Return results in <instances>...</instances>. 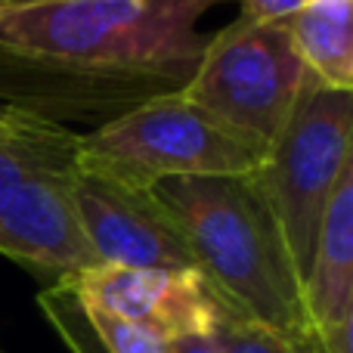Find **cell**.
I'll return each instance as SVG.
<instances>
[{"label": "cell", "mask_w": 353, "mask_h": 353, "mask_svg": "<svg viewBox=\"0 0 353 353\" xmlns=\"http://www.w3.org/2000/svg\"><path fill=\"white\" fill-rule=\"evenodd\" d=\"M174 353H220L211 335H189L174 341Z\"/></svg>", "instance_id": "obj_15"}, {"label": "cell", "mask_w": 353, "mask_h": 353, "mask_svg": "<svg viewBox=\"0 0 353 353\" xmlns=\"http://www.w3.org/2000/svg\"><path fill=\"white\" fill-rule=\"evenodd\" d=\"M19 3H41V0H0V6H19Z\"/></svg>", "instance_id": "obj_16"}, {"label": "cell", "mask_w": 353, "mask_h": 353, "mask_svg": "<svg viewBox=\"0 0 353 353\" xmlns=\"http://www.w3.org/2000/svg\"><path fill=\"white\" fill-rule=\"evenodd\" d=\"M353 165V93L310 78L254 171L301 276L341 174Z\"/></svg>", "instance_id": "obj_4"}, {"label": "cell", "mask_w": 353, "mask_h": 353, "mask_svg": "<svg viewBox=\"0 0 353 353\" xmlns=\"http://www.w3.org/2000/svg\"><path fill=\"white\" fill-rule=\"evenodd\" d=\"M78 130L0 103V211L25 180L74 165Z\"/></svg>", "instance_id": "obj_10"}, {"label": "cell", "mask_w": 353, "mask_h": 353, "mask_svg": "<svg viewBox=\"0 0 353 353\" xmlns=\"http://www.w3.org/2000/svg\"><path fill=\"white\" fill-rule=\"evenodd\" d=\"M72 301L87 310L149 329L168 341L211 335L220 301L199 270H146L99 263L59 282Z\"/></svg>", "instance_id": "obj_7"}, {"label": "cell", "mask_w": 353, "mask_h": 353, "mask_svg": "<svg viewBox=\"0 0 353 353\" xmlns=\"http://www.w3.org/2000/svg\"><path fill=\"white\" fill-rule=\"evenodd\" d=\"M239 16L251 19V22H288L292 16H298L310 0H236Z\"/></svg>", "instance_id": "obj_14"}, {"label": "cell", "mask_w": 353, "mask_h": 353, "mask_svg": "<svg viewBox=\"0 0 353 353\" xmlns=\"http://www.w3.org/2000/svg\"><path fill=\"white\" fill-rule=\"evenodd\" d=\"M226 0H41L0 6V103L72 128L183 93Z\"/></svg>", "instance_id": "obj_1"}, {"label": "cell", "mask_w": 353, "mask_h": 353, "mask_svg": "<svg viewBox=\"0 0 353 353\" xmlns=\"http://www.w3.org/2000/svg\"><path fill=\"white\" fill-rule=\"evenodd\" d=\"M81 226L99 263L146 270H195V257L152 189H134L87 168H72L68 176Z\"/></svg>", "instance_id": "obj_6"}, {"label": "cell", "mask_w": 353, "mask_h": 353, "mask_svg": "<svg viewBox=\"0 0 353 353\" xmlns=\"http://www.w3.org/2000/svg\"><path fill=\"white\" fill-rule=\"evenodd\" d=\"M180 223L195 270L232 313L304 353H323L304 304V276L254 174L180 176L152 189Z\"/></svg>", "instance_id": "obj_2"}, {"label": "cell", "mask_w": 353, "mask_h": 353, "mask_svg": "<svg viewBox=\"0 0 353 353\" xmlns=\"http://www.w3.org/2000/svg\"><path fill=\"white\" fill-rule=\"evenodd\" d=\"M307 81L310 74L294 56L285 22L239 16L208 34V47L183 97L270 149Z\"/></svg>", "instance_id": "obj_5"}, {"label": "cell", "mask_w": 353, "mask_h": 353, "mask_svg": "<svg viewBox=\"0 0 353 353\" xmlns=\"http://www.w3.org/2000/svg\"><path fill=\"white\" fill-rule=\"evenodd\" d=\"M72 168L34 174L0 211V254L53 285L99 267L72 199Z\"/></svg>", "instance_id": "obj_8"}, {"label": "cell", "mask_w": 353, "mask_h": 353, "mask_svg": "<svg viewBox=\"0 0 353 353\" xmlns=\"http://www.w3.org/2000/svg\"><path fill=\"white\" fill-rule=\"evenodd\" d=\"M285 31L310 78L353 93V0L307 3L285 22Z\"/></svg>", "instance_id": "obj_11"}, {"label": "cell", "mask_w": 353, "mask_h": 353, "mask_svg": "<svg viewBox=\"0 0 353 353\" xmlns=\"http://www.w3.org/2000/svg\"><path fill=\"white\" fill-rule=\"evenodd\" d=\"M211 338L220 353H304L301 347L288 344L285 338H279L276 332L239 316L223 304H220Z\"/></svg>", "instance_id": "obj_13"}, {"label": "cell", "mask_w": 353, "mask_h": 353, "mask_svg": "<svg viewBox=\"0 0 353 353\" xmlns=\"http://www.w3.org/2000/svg\"><path fill=\"white\" fill-rule=\"evenodd\" d=\"M304 304L316 341L353 323V165L325 205L304 273Z\"/></svg>", "instance_id": "obj_9"}, {"label": "cell", "mask_w": 353, "mask_h": 353, "mask_svg": "<svg viewBox=\"0 0 353 353\" xmlns=\"http://www.w3.org/2000/svg\"><path fill=\"white\" fill-rule=\"evenodd\" d=\"M310 3H323V0H310Z\"/></svg>", "instance_id": "obj_17"}, {"label": "cell", "mask_w": 353, "mask_h": 353, "mask_svg": "<svg viewBox=\"0 0 353 353\" xmlns=\"http://www.w3.org/2000/svg\"><path fill=\"white\" fill-rule=\"evenodd\" d=\"M267 161V146L226 128L183 93L159 97L109 124L78 134L74 165L134 189L180 176H242Z\"/></svg>", "instance_id": "obj_3"}, {"label": "cell", "mask_w": 353, "mask_h": 353, "mask_svg": "<svg viewBox=\"0 0 353 353\" xmlns=\"http://www.w3.org/2000/svg\"><path fill=\"white\" fill-rule=\"evenodd\" d=\"M65 292V288H62ZM78 307V304H74ZM84 325L90 329L93 341L99 344V350L105 353H174V341L155 335L149 329H140L134 323H124V319H115L109 313L99 310H87V307H78Z\"/></svg>", "instance_id": "obj_12"}]
</instances>
